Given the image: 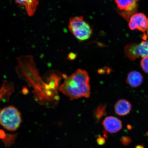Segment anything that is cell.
Segmentation results:
<instances>
[{"instance_id": "obj_1", "label": "cell", "mask_w": 148, "mask_h": 148, "mask_svg": "<svg viewBox=\"0 0 148 148\" xmlns=\"http://www.w3.org/2000/svg\"><path fill=\"white\" fill-rule=\"evenodd\" d=\"M64 77L59 90L70 100L90 97V77L86 70L78 69L69 77Z\"/></svg>"}, {"instance_id": "obj_2", "label": "cell", "mask_w": 148, "mask_h": 148, "mask_svg": "<svg viewBox=\"0 0 148 148\" xmlns=\"http://www.w3.org/2000/svg\"><path fill=\"white\" fill-rule=\"evenodd\" d=\"M22 121L21 114L15 107L8 106L0 110V125L7 130H16Z\"/></svg>"}, {"instance_id": "obj_3", "label": "cell", "mask_w": 148, "mask_h": 148, "mask_svg": "<svg viewBox=\"0 0 148 148\" xmlns=\"http://www.w3.org/2000/svg\"><path fill=\"white\" fill-rule=\"evenodd\" d=\"M68 27L70 32L80 42L88 40L92 34V29L82 16L70 18Z\"/></svg>"}, {"instance_id": "obj_4", "label": "cell", "mask_w": 148, "mask_h": 148, "mask_svg": "<svg viewBox=\"0 0 148 148\" xmlns=\"http://www.w3.org/2000/svg\"><path fill=\"white\" fill-rule=\"evenodd\" d=\"M125 53L127 58L134 61L140 57L148 56V40L142 41L140 43H132L125 48Z\"/></svg>"}, {"instance_id": "obj_5", "label": "cell", "mask_w": 148, "mask_h": 148, "mask_svg": "<svg viewBox=\"0 0 148 148\" xmlns=\"http://www.w3.org/2000/svg\"><path fill=\"white\" fill-rule=\"evenodd\" d=\"M139 0H114L119 14L124 19L129 20L137 11Z\"/></svg>"}, {"instance_id": "obj_6", "label": "cell", "mask_w": 148, "mask_h": 148, "mask_svg": "<svg viewBox=\"0 0 148 148\" xmlns=\"http://www.w3.org/2000/svg\"><path fill=\"white\" fill-rule=\"evenodd\" d=\"M129 26L131 30L137 29L143 32V39L147 40V37L145 33L148 28V18L145 14L138 13L133 15L129 20Z\"/></svg>"}, {"instance_id": "obj_7", "label": "cell", "mask_w": 148, "mask_h": 148, "mask_svg": "<svg viewBox=\"0 0 148 148\" xmlns=\"http://www.w3.org/2000/svg\"><path fill=\"white\" fill-rule=\"evenodd\" d=\"M102 125L105 130L110 134L119 132L123 127L121 120L114 116L106 117L103 120Z\"/></svg>"}, {"instance_id": "obj_8", "label": "cell", "mask_w": 148, "mask_h": 148, "mask_svg": "<svg viewBox=\"0 0 148 148\" xmlns=\"http://www.w3.org/2000/svg\"><path fill=\"white\" fill-rule=\"evenodd\" d=\"M132 106L130 103L126 100L119 99L114 106L116 113L120 116L127 115L130 112Z\"/></svg>"}, {"instance_id": "obj_9", "label": "cell", "mask_w": 148, "mask_h": 148, "mask_svg": "<svg viewBox=\"0 0 148 148\" xmlns=\"http://www.w3.org/2000/svg\"><path fill=\"white\" fill-rule=\"evenodd\" d=\"M15 1L20 6L25 7L27 14L30 16L34 14L39 4L38 0H15Z\"/></svg>"}, {"instance_id": "obj_10", "label": "cell", "mask_w": 148, "mask_h": 148, "mask_svg": "<svg viewBox=\"0 0 148 148\" xmlns=\"http://www.w3.org/2000/svg\"><path fill=\"white\" fill-rule=\"evenodd\" d=\"M143 77L141 74L136 71L130 72L127 75L126 82L133 88H137L143 82Z\"/></svg>"}, {"instance_id": "obj_11", "label": "cell", "mask_w": 148, "mask_h": 148, "mask_svg": "<svg viewBox=\"0 0 148 148\" xmlns=\"http://www.w3.org/2000/svg\"><path fill=\"white\" fill-rule=\"evenodd\" d=\"M106 104H100L99 105L94 113V118H95L96 121H99L104 115L106 112Z\"/></svg>"}, {"instance_id": "obj_12", "label": "cell", "mask_w": 148, "mask_h": 148, "mask_svg": "<svg viewBox=\"0 0 148 148\" xmlns=\"http://www.w3.org/2000/svg\"><path fill=\"white\" fill-rule=\"evenodd\" d=\"M140 66L143 71L148 73V56L142 58L140 62Z\"/></svg>"}, {"instance_id": "obj_13", "label": "cell", "mask_w": 148, "mask_h": 148, "mask_svg": "<svg viewBox=\"0 0 148 148\" xmlns=\"http://www.w3.org/2000/svg\"><path fill=\"white\" fill-rule=\"evenodd\" d=\"M120 141L124 145H129L131 142V139L128 136H123L120 139Z\"/></svg>"}, {"instance_id": "obj_14", "label": "cell", "mask_w": 148, "mask_h": 148, "mask_svg": "<svg viewBox=\"0 0 148 148\" xmlns=\"http://www.w3.org/2000/svg\"><path fill=\"white\" fill-rule=\"evenodd\" d=\"M105 138L101 136L98 137L97 139V143L99 145H102L105 143Z\"/></svg>"}, {"instance_id": "obj_15", "label": "cell", "mask_w": 148, "mask_h": 148, "mask_svg": "<svg viewBox=\"0 0 148 148\" xmlns=\"http://www.w3.org/2000/svg\"><path fill=\"white\" fill-rule=\"evenodd\" d=\"M76 57L77 55L73 53H70L68 55V59L71 60H75Z\"/></svg>"}, {"instance_id": "obj_16", "label": "cell", "mask_w": 148, "mask_h": 148, "mask_svg": "<svg viewBox=\"0 0 148 148\" xmlns=\"http://www.w3.org/2000/svg\"><path fill=\"white\" fill-rule=\"evenodd\" d=\"M135 148H145L144 146L142 145H138L136 146Z\"/></svg>"}, {"instance_id": "obj_17", "label": "cell", "mask_w": 148, "mask_h": 148, "mask_svg": "<svg viewBox=\"0 0 148 148\" xmlns=\"http://www.w3.org/2000/svg\"><path fill=\"white\" fill-rule=\"evenodd\" d=\"M147 37H148V29L147 30Z\"/></svg>"}, {"instance_id": "obj_18", "label": "cell", "mask_w": 148, "mask_h": 148, "mask_svg": "<svg viewBox=\"0 0 148 148\" xmlns=\"http://www.w3.org/2000/svg\"><path fill=\"white\" fill-rule=\"evenodd\" d=\"M146 135L148 136V132H147V134H146Z\"/></svg>"}, {"instance_id": "obj_19", "label": "cell", "mask_w": 148, "mask_h": 148, "mask_svg": "<svg viewBox=\"0 0 148 148\" xmlns=\"http://www.w3.org/2000/svg\"><path fill=\"white\" fill-rule=\"evenodd\" d=\"M0 98H1V97H0Z\"/></svg>"}]
</instances>
